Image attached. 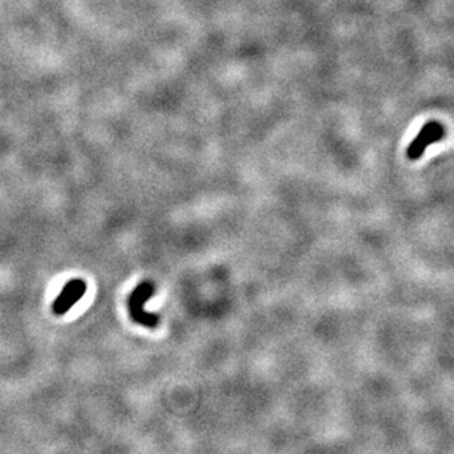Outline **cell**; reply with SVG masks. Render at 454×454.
<instances>
[{"mask_svg": "<svg viewBox=\"0 0 454 454\" xmlns=\"http://www.w3.org/2000/svg\"><path fill=\"white\" fill-rule=\"evenodd\" d=\"M155 286L152 282H142L135 288L129 297V313L136 323L145 328H157L159 323V316L149 313L145 310L146 302L152 298Z\"/></svg>", "mask_w": 454, "mask_h": 454, "instance_id": "obj_1", "label": "cell"}, {"mask_svg": "<svg viewBox=\"0 0 454 454\" xmlns=\"http://www.w3.org/2000/svg\"><path fill=\"white\" fill-rule=\"evenodd\" d=\"M444 136H446V129L438 121H429L425 124L420 131L416 136L412 144L408 148V158L410 161H416L419 159L425 150H427L431 145L437 144V142L442 140Z\"/></svg>", "mask_w": 454, "mask_h": 454, "instance_id": "obj_2", "label": "cell"}, {"mask_svg": "<svg viewBox=\"0 0 454 454\" xmlns=\"http://www.w3.org/2000/svg\"><path fill=\"white\" fill-rule=\"evenodd\" d=\"M86 291H88L86 282L81 279H72L67 282V285L64 286L61 294L53 302L52 306L53 313L56 316H62L65 313H68V311L84 297Z\"/></svg>", "mask_w": 454, "mask_h": 454, "instance_id": "obj_3", "label": "cell"}]
</instances>
